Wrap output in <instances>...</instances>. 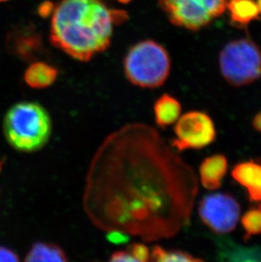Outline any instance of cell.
Wrapping results in <instances>:
<instances>
[{
  "instance_id": "28",
  "label": "cell",
  "mask_w": 261,
  "mask_h": 262,
  "mask_svg": "<svg viewBox=\"0 0 261 262\" xmlns=\"http://www.w3.org/2000/svg\"><path fill=\"white\" fill-rule=\"evenodd\" d=\"M6 1H10V0H0V2H6Z\"/></svg>"
},
{
  "instance_id": "19",
  "label": "cell",
  "mask_w": 261,
  "mask_h": 262,
  "mask_svg": "<svg viewBox=\"0 0 261 262\" xmlns=\"http://www.w3.org/2000/svg\"><path fill=\"white\" fill-rule=\"evenodd\" d=\"M126 250L135 259L136 262H147L150 260V250L143 243H133Z\"/></svg>"
},
{
  "instance_id": "22",
  "label": "cell",
  "mask_w": 261,
  "mask_h": 262,
  "mask_svg": "<svg viewBox=\"0 0 261 262\" xmlns=\"http://www.w3.org/2000/svg\"><path fill=\"white\" fill-rule=\"evenodd\" d=\"M110 261L114 262H136L135 259L132 256L130 253L126 251H116L110 257Z\"/></svg>"
},
{
  "instance_id": "12",
  "label": "cell",
  "mask_w": 261,
  "mask_h": 262,
  "mask_svg": "<svg viewBox=\"0 0 261 262\" xmlns=\"http://www.w3.org/2000/svg\"><path fill=\"white\" fill-rule=\"evenodd\" d=\"M226 10L228 11L231 24L241 29L261 16L255 0H227Z\"/></svg>"
},
{
  "instance_id": "16",
  "label": "cell",
  "mask_w": 261,
  "mask_h": 262,
  "mask_svg": "<svg viewBox=\"0 0 261 262\" xmlns=\"http://www.w3.org/2000/svg\"><path fill=\"white\" fill-rule=\"evenodd\" d=\"M239 220L244 230V242L261 235V202L249 207Z\"/></svg>"
},
{
  "instance_id": "14",
  "label": "cell",
  "mask_w": 261,
  "mask_h": 262,
  "mask_svg": "<svg viewBox=\"0 0 261 262\" xmlns=\"http://www.w3.org/2000/svg\"><path fill=\"white\" fill-rule=\"evenodd\" d=\"M59 71L51 64L44 61H34L27 67L24 80L30 88L47 89L56 82Z\"/></svg>"
},
{
  "instance_id": "13",
  "label": "cell",
  "mask_w": 261,
  "mask_h": 262,
  "mask_svg": "<svg viewBox=\"0 0 261 262\" xmlns=\"http://www.w3.org/2000/svg\"><path fill=\"white\" fill-rule=\"evenodd\" d=\"M154 115L158 126L165 129L175 124L182 115V104L177 98L164 94L154 104Z\"/></svg>"
},
{
  "instance_id": "27",
  "label": "cell",
  "mask_w": 261,
  "mask_h": 262,
  "mask_svg": "<svg viewBox=\"0 0 261 262\" xmlns=\"http://www.w3.org/2000/svg\"><path fill=\"white\" fill-rule=\"evenodd\" d=\"M3 163H4V161H0V172H1V170H2Z\"/></svg>"
},
{
  "instance_id": "11",
  "label": "cell",
  "mask_w": 261,
  "mask_h": 262,
  "mask_svg": "<svg viewBox=\"0 0 261 262\" xmlns=\"http://www.w3.org/2000/svg\"><path fill=\"white\" fill-rule=\"evenodd\" d=\"M228 171V160L222 154H214L204 159L200 166V180L204 188L214 191L222 186Z\"/></svg>"
},
{
  "instance_id": "7",
  "label": "cell",
  "mask_w": 261,
  "mask_h": 262,
  "mask_svg": "<svg viewBox=\"0 0 261 262\" xmlns=\"http://www.w3.org/2000/svg\"><path fill=\"white\" fill-rule=\"evenodd\" d=\"M171 147L178 152L201 149L213 144L217 131L211 117L205 112L191 111L181 115L174 126Z\"/></svg>"
},
{
  "instance_id": "15",
  "label": "cell",
  "mask_w": 261,
  "mask_h": 262,
  "mask_svg": "<svg viewBox=\"0 0 261 262\" xmlns=\"http://www.w3.org/2000/svg\"><path fill=\"white\" fill-rule=\"evenodd\" d=\"M67 254L61 247L53 243L37 242L32 245L25 257L27 262H66Z\"/></svg>"
},
{
  "instance_id": "8",
  "label": "cell",
  "mask_w": 261,
  "mask_h": 262,
  "mask_svg": "<svg viewBox=\"0 0 261 262\" xmlns=\"http://www.w3.org/2000/svg\"><path fill=\"white\" fill-rule=\"evenodd\" d=\"M200 220L210 230L220 235L235 230L241 215V205L227 193H209L199 204Z\"/></svg>"
},
{
  "instance_id": "1",
  "label": "cell",
  "mask_w": 261,
  "mask_h": 262,
  "mask_svg": "<svg viewBox=\"0 0 261 262\" xmlns=\"http://www.w3.org/2000/svg\"><path fill=\"white\" fill-rule=\"evenodd\" d=\"M89 174L86 209L102 229L153 241L189 224L197 176L154 129L134 125L108 137Z\"/></svg>"
},
{
  "instance_id": "4",
  "label": "cell",
  "mask_w": 261,
  "mask_h": 262,
  "mask_svg": "<svg viewBox=\"0 0 261 262\" xmlns=\"http://www.w3.org/2000/svg\"><path fill=\"white\" fill-rule=\"evenodd\" d=\"M123 64L129 82L142 89L161 87L171 68L167 50L154 40H144L133 45L125 56Z\"/></svg>"
},
{
  "instance_id": "2",
  "label": "cell",
  "mask_w": 261,
  "mask_h": 262,
  "mask_svg": "<svg viewBox=\"0 0 261 262\" xmlns=\"http://www.w3.org/2000/svg\"><path fill=\"white\" fill-rule=\"evenodd\" d=\"M114 25L113 9L103 0H60L53 11L50 42L88 62L111 45Z\"/></svg>"
},
{
  "instance_id": "6",
  "label": "cell",
  "mask_w": 261,
  "mask_h": 262,
  "mask_svg": "<svg viewBox=\"0 0 261 262\" xmlns=\"http://www.w3.org/2000/svg\"><path fill=\"white\" fill-rule=\"evenodd\" d=\"M227 0H159L172 25L198 32L223 15Z\"/></svg>"
},
{
  "instance_id": "9",
  "label": "cell",
  "mask_w": 261,
  "mask_h": 262,
  "mask_svg": "<svg viewBox=\"0 0 261 262\" xmlns=\"http://www.w3.org/2000/svg\"><path fill=\"white\" fill-rule=\"evenodd\" d=\"M5 48L9 54L26 62L37 59L45 50L42 35L29 23L16 25L7 32Z\"/></svg>"
},
{
  "instance_id": "3",
  "label": "cell",
  "mask_w": 261,
  "mask_h": 262,
  "mask_svg": "<svg viewBox=\"0 0 261 262\" xmlns=\"http://www.w3.org/2000/svg\"><path fill=\"white\" fill-rule=\"evenodd\" d=\"M3 130L8 144L23 153H34L42 149L52 135L50 114L37 102L16 103L8 110Z\"/></svg>"
},
{
  "instance_id": "26",
  "label": "cell",
  "mask_w": 261,
  "mask_h": 262,
  "mask_svg": "<svg viewBox=\"0 0 261 262\" xmlns=\"http://www.w3.org/2000/svg\"><path fill=\"white\" fill-rule=\"evenodd\" d=\"M255 2H256L257 5H258V8H259V12H260L261 15V0H255Z\"/></svg>"
},
{
  "instance_id": "23",
  "label": "cell",
  "mask_w": 261,
  "mask_h": 262,
  "mask_svg": "<svg viewBox=\"0 0 261 262\" xmlns=\"http://www.w3.org/2000/svg\"><path fill=\"white\" fill-rule=\"evenodd\" d=\"M55 5L51 1H45L37 8V13L38 15L42 18H47L50 15H52Z\"/></svg>"
},
{
  "instance_id": "18",
  "label": "cell",
  "mask_w": 261,
  "mask_h": 262,
  "mask_svg": "<svg viewBox=\"0 0 261 262\" xmlns=\"http://www.w3.org/2000/svg\"><path fill=\"white\" fill-rule=\"evenodd\" d=\"M150 260L158 262H199L203 261L201 258L195 257L194 255L183 250H165L160 245H156L150 250Z\"/></svg>"
},
{
  "instance_id": "20",
  "label": "cell",
  "mask_w": 261,
  "mask_h": 262,
  "mask_svg": "<svg viewBox=\"0 0 261 262\" xmlns=\"http://www.w3.org/2000/svg\"><path fill=\"white\" fill-rule=\"evenodd\" d=\"M108 239L110 242L116 245H120L128 241L129 235L122 233L121 231H108Z\"/></svg>"
},
{
  "instance_id": "5",
  "label": "cell",
  "mask_w": 261,
  "mask_h": 262,
  "mask_svg": "<svg viewBox=\"0 0 261 262\" xmlns=\"http://www.w3.org/2000/svg\"><path fill=\"white\" fill-rule=\"evenodd\" d=\"M220 71L230 85L240 88L260 79L261 52L249 38L233 40L225 45L219 55Z\"/></svg>"
},
{
  "instance_id": "24",
  "label": "cell",
  "mask_w": 261,
  "mask_h": 262,
  "mask_svg": "<svg viewBox=\"0 0 261 262\" xmlns=\"http://www.w3.org/2000/svg\"><path fill=\"white\" fill-rule=\"evenodd\" d=\"M252 126L254 127L255 131L259 132L261 134V112L254 115L252 119Z\"/></svg>"
},
{
  "instance_id": "21",
  "label": "cell",
  "mask_w": 261,
  "mask_h": 262,
  "mask_svg": "<svg viewBox=\"0 0 261 262\" xmlns=\"http://www.w3.org/2000/svg\"><path fill=\"white\" fill-rule=\"evenodd\" d=\"M20 259L18 257L16 253L5 246H0V262L2 261H19Z\"/></svg>"
},
{
  "instance_id": "10",
  "label": "cell",
  "mask_w": 261,
  "mask_h": 262,
  "mask_svg": "<svg viewBox=\"0 0 261 262\" xmlns=\"http://www.w3.org/2000/svg\"><path fill=\"white\" fill-rule=\"evenodd\" d=\"M232 177L247 191L249 201L261 202V161L248 160L232 166Z\"/></svg>"
},
{
  "instance_id": "25",
  "label": "cell",
  "mask_w": 261,
  "mask_h": 262,
  "mask_svg": "<svg viewBox=\"0 0 261 262\" xmlns=\"http://www.w3.org/2000/svg\"><path fill=\"white\" fill-rule=\"evenodd\" d=\"M119 3H121V4H124V5H126V4H128L130 3L132 0H117Z\"/></svg>"
},
{
  "instance_id": "17",
  "label": "cell",
  "mask_w": 261,
  "mask_h": 262,
  "mask_svg": "<svg viewBox=\"0 0 261 262\" xmlns=\"http://www.w3.org/2000/svg\"><path fill=\"white\" fill-rule=\"evenodd\" d=\"M222 255L223 260H259L261 261V246L244 248L239 245H232L222 246Z\"/></svg>"
}]
</instances>
